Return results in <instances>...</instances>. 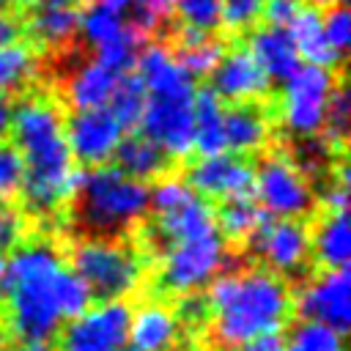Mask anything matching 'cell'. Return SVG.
Returning a JSON list of instances; mask_svg holds the SVG:
<instances>
[{
    "label": "cell",
    "instance_id": "obj_1",
    "mask_svg": "<svg viewBox=\"0 0 351 351\" xmlns=\"http://www.w3.org/2000/svg\"><path fill=\"white\" fill-rule=\"evenodd\" d=\"M5 326L16 340L49 343L93 296L69 269L52 241H22L5 258L0 277Z\"/></svg>",
    "mask_w": 351,
    "mask_h": 351
},
{
    "label": "cell",
    "instance_id": "obj_49",
    "mask_svg": "<svg viewBox=\"0 0 351 351\" xmlns=\"http://www.w3.org/2000/svg\"><path fill=\"white\" fill-rule=\"evenodd\" d=\"M3 269H5V252H0V277H3Z\"/></svg>",
    "mask_w": 351,
    "mask_h": 351
},
{
    "label": "cell",
    "instance_id": "obj_3",
    "mask_svg": "<svg viewBox=\"0 0 351 351\" xmlns=\"http://www.w3.org/2000/svg\"><path fill=\"white\" fill-rule=\"evenodd\" d=\"M11 137L25 162L22 197L27 208L36 214L58 211L74 195L80 176L66 145L58 101L44 93H30L14 104Z\"/></svg>",
    "mask_w": 351,
    "mask_h": 351
},
{
    "label": "cell",
    "instance_id": "obj_31",
    "mask_svg": "<svg viewBox=\"0 0 351 351\" xmlns=\"http://www.w3.org/2000/svg\"><path fill=\"white\" fill-rule=\"evenodd\" d=\"M101 3L123 14L143 36L159 30L173 16V0H101Z\"/></svg>",
    "mask_w": 351,
    "mask_h": 351
},
{
    "label": "cell",
    "instance_id": "obj_15",
    "mask_svg": "<svg viewBox=\"0 0 351 351\" xmlns=\"http://www.w3.org/2000/svg\"><path fill=\"white\" fill-rule=\"evenodd\" d=\"M184 181L208 203L252 197V165L244 156L228 151L197 156L195 162H189Z\"/></svg>",
    "mask_w": 351,
    "mask_h": 351
},
{
    "label": "cell",
    "instance_id": "obj_19",
    "mask_svg": "<svg viewBox=\"0 0 351 351\" xmlns=\"http://www.w3.org/2000/svg\"><path fill=\"white\" fill-rule=\"evenodd\" d=\"M123 74H118L115 69H110L107 63H101L99 58H90V60H82L77 63L66 82H63V96H66V104L71 110H99V107H107L118 82H121Z\"/></svg>",
    "mask_w": 351,
    "mask_h": 351
},
{
    "label": "cell",
    "instance_id": "obj_45",
    "mask_svg": "<svg viewBox=\"0 0 351 351\" xmlns=\"http://www.w3.org/2000/svg\"><path fill=\"white\" fill-rule=\"evenodd\" d=\"M3 351H55V348L49 343H41V340H16L14 346H8Z\"/></svg>",
    "mask_w": 351,
    "mask_h": 351
},
{
    "label": "cell",
    "instance_id": "obj_46",
    "mask_svg": "<svg viewBox=\"0 0 351 351\" xmlns=\"http://www.w3.org/2000/svg\"><path fill=\"white\" fill-rule=\"evenodd\" d=\"M30 0H0V11H16L22 5H27Z\"/></svg>",
    "mask_w": 351,
    "mask_h": 351
},
{
    "label": "cell",
    "instance_id": "obj_9",
    "mask_svg": "<svg viewBox=\"0 0 351 351\" xmlns=\"http://www.w3.org/2000/svg\"><path fill=\"white\" fill-rule=\"evenodd\" d=\"M132 307L123 299L90 302L82 313L69 318L58 337V351H121L126 346Z\"/></svg>",
    "mask_w": 351,
    "mask_h": 351
},
{
    "label": "cell",
    "instance_id": "obj_48",
    "mask_svg": "<svg viewBox=\"0 0 351 351\" xmlns=\"http://www.w3.org/2000/svg\"><path fill=\"white\" fill-rule=\"evenodd\" d=\"M71 0H36V5H69Z\"/></svg>",
    "mask_w": 351,
    "mask_h": 351
},
{
    "label": "cell",
    "instance_id": "obj_13",
    "mask_svg": "<svg viewBox=\"0 0 351 351\" xmlns=\"http://www.w3.org/2000/svg\"><path fill=\"white\" fill-rule=\"evenodd\" d=\"M250 247L263 269L285 280L302 274V269L310 261V228L302 219L266 217L255 230V236L250 239Z\"/></svg>",
    "mask_w": 351,
    "mask_h": 351
},
{
    "label": "cell",
    "instance_id": "obj_21",
    "mask_svg": "<svg viewBox=\"0 0 351 351\" xmlns=\"http://www.w3.org/2000/svg\"><path fill=\"white\" fill-rule=\"evenodd\" d=\"M271 140L269 115L258 104H230L225 107V151L236 156L263 154Z\"/></svg>",
    "mask_w": 351,
    "mask_h": 351
},
{
    "label": "cell",
    "instance_id": "obj_38",
    "mask_svg": "<svg viewBox=\"0 0 351 351\" xmlns=\"http://www.w3.org/2000/svg\"><path fill=\"white\" fill-rule=\"evenodd\" d=\"M25 233H27L25 211L14 203H0V252L22 244Z\"/></svg>",
    "mask_w": 351,
    "mask_h": 351
},
{
    "label": "cell",
    "instance_id": "obj_29",
    "mask_svg": "<svg viewBox=\"0 0 351 351\" xmlns=\"http://www.w3.org/2000/svg\"><path fill=\"white\" fill-rule=\"evenodd\" d=\"M214 214H217L219 236L230 239V241H250L255 236V230L261 228V222L266 219V214L258 208V203L252 197L219 203V211H214Z\"/></svg>",
    "mask_w": 351,
    "mask_h": 351
},
{
    "label": "cell",
    "instance_id": "obj_5",
    "mask_svg": "<svg viewBox=\"0 0 351 351\" xmlns=\"http://www.w3.org/2000/svg\"><path fill=\"white\" fill-rule=\"evenodd\" d=\"M69 269L88 285L90 296L123 299L143 285L145 263L140 252L112 236H85L71 247Z\"/></svg>",
    "mask_w": 351,
    "mask_h": 351
},
{
    "label": "cell",
    "instance_id": "obj_34",
    "mask_svg": "<svg viewBox=\"0 0 351 351\" xmlns=\"http://www.w3.org/2000/svg\"><path fill=\"white\" fill-rule=\"evenodd\" d=\"M25 162L14 143H0V203H14L22 195Z\"/></svg>",
    "mask_w": 351,
    "mask_h": 351
},
{
    "label": "cell",
    "instance_id": "obj_42",
    "mask_svg": "<svg viewBox=\"0 0 351 351\" xmlns=\"http://www.w3.org/2000/svg\"><path fill=\"white\" fill-rule=\"evenodd\" d=\"M22 22L14 11H0V47H11L22 41Z\"/></svg>",
    "mask_w": 351,
    "mask_h": 351
},
{
    "label": "cell",
    "instance_id": "obj_32",
    "mask_svg": "<svg viewBox=\"0 0 351 351\" xmlns=\"http://www.w3.org/2000/svg\"><path fill=\"white\" fill-rule=\"evenodd\" d=\"M107 110L121 121L123 129H134L140 123V115L145 110V90L140 85V80L134 74H123Z\"/></svg>",
    "mask_w": 351,
    "mask_h": 351
},
{
    "label": "cell",
    "instance_id": "obj_20",
    "mask_svg": "<svg viewBox=\"0 0 351 351\" xmlns=\"http://www.w3.org/2000/svg\"><path fill=\"white\" fill-rule=\"evenodd\" d=\"M247 52L255 58V63L263 69V74L269 77V82H282L288 80L302 58L288 36L285 27H277V25H255L247 36Z\"/></svg>",
    "mask_w": 351,
    "mask_h": 351
},
{
    "label": "cell",
    "instance_id": "obj_30",
    "mask_svg": "<svg viewBox=\"0 0 351 351\" xmlns=\"http://www.w3.org/2000/svg\"><path fill=\"white\" fill-rule=\"evenodd\" d=\"M282 351H346V340L343 332L302 318L282 337Z\"/></svg>",
    "mask_w": 351,
    "mask_h": 351
},
{
    "label": "cell",
    "instance_id": "obj_47",
    "mask_svg": "<svg viewBox=\"0 0 351 351\" xmlns=\"http://www.w3.org/2000/svg\"><path fill=\"white\" fill-rule=\"evenodd\" d=\"M307 5H313V8H329V5H337V3H343V0H304Z\"/></svg>",
    "mask_w": 351,
    "mask_h": 351
},
{
    "label": "cell",
    "instance_id": "obj_14",
    "mask_svg": "<svg viewBox=\"0 0 351 351\" xmlns=\"http://www.w3.org/2000/svg\"><path fill=\"white\" fill-rule=\"evenodd\" d=\"M293 307L304 321L326 324L346 332L351 324V274L348 269H321L299 285Z\"/></svg>",
    "mask_w": 351,
    "mask_h": 351
},
{
    "label": "cell",
    "instance_id": "obj_18",
    "mask_svg": "<svg viewBox=\"0 0 351 351\" xmlns=\"http://www.w3.org/2000/svg\"><path fill=\"white\" fill-rule=\"evenodd\" d=\"M137 80L145 90V96H162V93H189L197 90L195 80L184 71V66L178 63L173 47L167 44H143L137 60Z\"/></svg>",
    "mask_w": 351,
    "mask_h": 351
},
{
    "label": "cell",
    "instance_id": "obj_23",
    "mask_svg": "<svg viewBox=\"0 0 351 351\" xmlns=\"http://www.w3.org/2000/svg\"><path fill=\"white\" fill-rule=\"evenodd\" d=\"M192 151L200 156L225 151V101L211 88L195 90L192 99Z\"/></svg>",
    "mask_w": 351,
    "mask_h": 351
},
{
    "label": "cell",
    "instance_id": "obj_50",
    "mask_svg": "<svg viewBox=\"0 0 351 351\" xmlns=\"http://www.w3.org/2000/svg\"><path fill=\"white\" fill-rule=\"evenodd\" d=\"M121 351H134V348H129V346H123V348H121Z\"/></svg>",
    "mask_w": 351,
    "mask_h": 351
},
{
    "label": "cell",
    "instance_id": "obj_35",
    "mask_svg": "<svg viewBox=\"0 0 351 351\" xmlns=\"http://www.w3.org/2000/svg\"><path fill=\"white\" fill-rule=\"evenodd\" d=\"M348 118H351V99L348 90L343 85L335 88L329 107H326V118H324V137L329 145H343L348 137Z\"/></svg>",
    "mask_w": 351,
    "mask_h": 351
},
{
    "label": "cell",
    "instance_id": "obj_28",
    "mask_svg": "<svg viewBox=\"0 0 351 351\" xmlns=\"http://www.w3.org/2000/svg\"><path fill=\"white\" fill-rule=\"evenodd\" d=\"M38 74V58L27 44L0 47V99L25 90Z\"/></svg>",
    "mask_w": 351,
    "mask_h": 351
},
{
    "label": "cell",
    "instance_id": "obj_24",
    "mask_svg": "<svg viewBox=\"0 0 351 351\" xmlns=\"http://www.w3.org/2000/svg\"><path fill=\"white\" fill-rule=\"evenodd\" d=\"M288 36L299 52V58L304 63H315V66H335L337 60H343L326 41L324 36V22H321V8H313V5H302L299 14L288 22Z\"/></svg>",
    "mask_w": 351,
    "mask_h": 351
},
{
    "label": "cell",
    "instance_id": "obj_33",
    "mask_svg": "<svg viewBox=\"0 0 351 351\" xmlns=\"http://www.w3.org/2000/svg\"><path fill=\"white\" fill-rule=\"evenodd\" d=\"M173 16L184 30L214 33L222 25V0H173Z\"/></svg>",
    "mask_w": 351,
    "mask_h": 351
},
{
    "label": "cell",
    "instance_id": "obj_25",
    "mask_svg": "<svg viewBox=\"0 0 351 351\" xmlns=\"http://www.w3.org/2000/svg\"><path fill=\"white\" fill-rule=\"evenodd\" d=\"M80 11L69 5H36L27 19V33L41 49H63L77 38Z\"/></svg>",
    "mask_w": 351,
    "mask_h": 351
},
{
    "label": "cell",
    "instance_id": "obj_37",
    "mask_svg": "<svg viewBox=\"0 0 351 351\" xmlns=\"http://www.w3.org/2000/svg\"><path fill=\"white\" fill-rule=\"evenodd\" d=\"M321 22H324V36H326L329 47L343 58L348 44H351V11L343 3L329 5L321 14Z\"/></svg>",
    "mask_w": 351,
    "mask_h": 351
},
{
    "label": "cell",
    "instance_id": "obj_39",
    "mask_svg": "<svg viewBox=\"0 0 351 351\" xmlns=\"http://www.w3.org/2000/svg\"><path fill=\"white\" fill-rule=\"evenodd\" d=\"M299 148H296V156L293 162L307 173V176H315L321 170H326V165L332 162V148L326 140H318V137H307V140H296Z\"/></svg>",
    "mask_w": 351,
    "mask_h": 351
},
{
    "label": "cell",
    "instance_id": "obj_11",
    "mask_svg": "<svg viewBox=\"0 0 351 351\" xmlns=\"http://www.w3.org/2000/svg\"><path fill=\"white\" fill-rule=\"evenodd\" d=\"M192 99L195 90L145 96L137 126L167 159H186L192 154Z\"/></svg>",
    "mask_w": 351,
    "mask_h": 351
},
{
    "label": "cell",
    "instance_id": "obj_36",
    "mask_svg": "<svg viewBox=\"0 0 351 351\" xmlns=\"http://www.w3.org/2000/svg\"><path fill=\"white\" fill-rule=\"evenodd\" d=\"M263 16V0H222V27L250 33Z\"/></svg>",
    "mask_w": 351,
    "mask_h": 351
},
{
    "label": "cell",
    "instance_id": "obj_8",
    "mask_svg": "<svg viewBox=\"0 0 351 351\" xmlns=\"http://www.w3.org/2000/svg\"><path fill=\"white\" fill-rule=\"evenodd\" d=\"M252 200L271 219H302L315 208V189L291 154L271 151L252 167Z\"/></svg>",
    "mask_w": 351,
    "mask_h": 351
},
{
    "label": "cell",
    "instance_id": "obj_16",
    "mask_svg": "<svg viewBox=\"0 0 351 351\" xmlns=\"http://www.w3.org/2000/svg\"><path fill=\"white\" fill-rule=\"evenodd\" d=\"M269 77L247 52V47L225 49L222 60L211 71V90L219 101L230 104H255L269 93Z\"/></svg>",
    "mask_w": 351,
    "mask_h": 351
},
{
    "label": "cell",
    "instance_id": "obj_40",
    "mask_svg": "<svg viewBox=\"0 0 351 351\" xmlns=\"http://www.w3.org/2000/svg\"><path fill=\"white\" fill-rule=\"evenodd\" d=\"M321 203L326 211H346L348 208V167H337V178L321 192Z\"/></svg>",
    "mask_w": 351,
    "mask_h": 351
},
{
    "label": "cell",
    "instance_id": "obj_41",
    "mask_svg": "<svg viewBox=\"0 0 351 351\" xmlns=\"http://www.w3.org/2000/svg\"><path fill=\"white\" fill-rule=\"evenodd\" d=\"M304 5V0H263V16L266 25H277V27H288V22L299 14V8Z\"/></svg>",
    "mask_w": 351,
    "mask_h": 351
},
{
    "label": "cell",
    "instance_id": "obj_44",
    "mask_svg": "<svg viewBox=\"0 0 351 351\" xmlns=\"http://www.w3.org/2000/svg\"><path fill=\"white\" fill-rule=\"evenodd\" d=\"M11 121H14V104L8 99H0V143L8 140L11 134Z\"/></svg>",
    "mask_w": 351,
    "mask_h": 351
},
{
    "label": "cell",
    "instance_id": "obj_10",
    "mask_svg": "<svg viewBox=\"0 0 351 351\" xmlns=\"http://www.w3.org/2000/svg\"><path fill=\"white\" fill-rule=\"evenodd\" d=\"M77 36H82V41L93 49V58H99L118 74H126L129 69H134V60L145 38L123 14L112 11L104 3L88 5L80 14Z\"/></svg>",
    "mask_w": 351,
    "mask_h": 351
},
{
    "label": "cell",
    "instance_id": "obj_27",
    "mask_svg": "<svg viewBox=\"0 0 351 351\" xmlns=\"http://www.w3.org/2000/svg\"><path fill=\"white\" fill-rule=\"evenodd\" d=\"M167 162L170 159L143 134L123 137L118 151H115V167H121L126 176H132L137 181H145V184L165 176Z\"/></svg>",
    "mask_w": 351,
    "mask_h": 351
},
{
    "label": "cell",
    "instance_id": "obj_17",
    "mask_svg": "<svg viewBox=\"0 0 351 351\" xmlns=\"http://www.w3.org/2000/svg\"><path fill=\"white\" fill-rule=\"evenodd\" d=\"M181 337V318L176 307L148 299L129 315L126 346L134 351H173Z\"/></svg>",
    "mask_w": 351,
    "mask_h": 351
},
{
    "label": "cell",
    "instance_id": "obj_22",
    "mask_svg": "<svg viewBox=\"0 0 351 351\" xmlns=\"http://www.w3.org/2000/svg\"><path fill=\"white\" fill-rule=\"evenodd\" d=\"M310 258L321 269H348L351 261V222L348 211H324L310 230Z\"/></svg>",
    "mask_w": 351,
    "mask_h": 351
},
{
    "label": "cell",
    "instance_id": "obj_6",
    "mask_svg": "<svg viewBox=\"0 0 351 351\" xmlns=\"http://www.w3.org/2000/svg\"><path fill=\"white\" fill-rule=\"evenodd\" d=\"M277 121L282 132L293 140L318 137L324 132V118L329 99L337 88V77L329 66L299 63V69L280 82Z\"/></svg>",
    "mask_w": 351,
    "mask_h": 351
},
{
    "label": "cell",
    "instance_id": "obj_12",
    "mask_svg": "<svg viewBox=\"0 0 351 351\" xmlns=\"http://www.w3.org/2000/svg\"><path fill=\"white\" fill-rule=\"evenodd\" d=\"M66 145L71 151L74 165L82 167H101L115 159V151L121 140L126 137V129L121 121L107 110H71L69 118H63Z\"/></svg>",
    "mask_w": 351,
    "mask_h": 351
},
{
    "label": "cell",
    "instance_id": "obj_4",
    "mask_svg": "<svg viewBox=\"0 0 351 351\" xmlns=\"http://www.w3.org/2000/svg\"><path fill=\"white\" fill-rule=\"evenodd\" d=\"M74 217L93 236H115L148 214V184L115 165L85 167L74 186Z\"/></svg>",
    "mask_w": 351,
    "mask_h": 351
},
{
    "label": "cell",
    "instance_id": "obj_43",
    "mask_svg": "<svg viewBox=\"0 0 351 351\" xmlns=\"http://www.w3.org/2000/svg\"><path fill=\"white\" fill-rule=\"evenodd\" d=\"M236 351H282V337L280 335H266V337H255L244 346H239Z\"/></svg>",
    "mask_w": 351,
    "mask_h": 351
},
{
    "label": "cell",
    "instance_id": "obj_26",
    "mask_svg": "<svg viewBox=\"0 0 351 351\" xmlns=\"http://www.w3.org/2000/svg\"><path fill=\"white\" fill-rule=\"evenodd\" d=\"M225 41L217 33H197V30H184L178 44H176V58L184 66V71L192 80H203L211 77V71L217 69V63L225 55Z\"/></svg>",
    "mask_w": 351,
    "mask_h": 351
},
{
    "label": "cell",
    "instance_id": "obj_7",
    "mask_svg": "<svg viewBox=\"0 0 351 351\" xmlns=\"http://www.w3.org/2000/svg\"><path fill=\"white\" fill-rule=\"evenodd\" d=\"M228 247L219 230L176 239L159 247V282L167 293L189 296L225 271Z\"/></svg>",
    "mask_w": 351,
    "mask_h": 351
},
{
    "label": "cell",
    "instance_id": "obj_2",
    "mask_svg": "<svg viewBox=\"0 0 351 351\" xmlns=\"http://www.w3.org/2000/svg\"><path fill=\"white\" fill-rule=\"evenodd\" d=\"M203 302L208 337L222 351H236L255 337L280 335L293 310L288 282L263 266L217 274L208 282Z\"/></svg>",
    "mask_w": 351,
    "mask_h": 351
}]
</instances>
